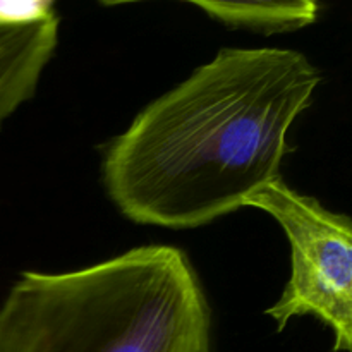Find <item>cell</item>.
Wrapping results in <instances>:
<instances>
[{"label":"cell","instance_id":"obj_1","mask_svg":"<svg viewBox=\"0 0 352 352\" xmlns=\"http://www.w3.org/2000/svg\"><path fill=\"white\" fill-rule=\"evenodd\" d=\"M320 72L289 48H222L109 144L107 195L141 226L196 229L280 179Z\"/></svg>","mask_w":352,"mask_h":352},{"label":"cell","instance_id":"obj_2","mask_svg":"<svg viewBox=\"0 0 352 352\" xmlns=\"http://www.w3.org/2000/svg\"><path fill=\"white\" fill-rule=\"evenodd\" d=\"M0 352H212V311L174 246L64 274L23 272L0 305Z\"/></svg>","mask_w":352,"mask_h":352},{"label":"cell","instance_id":"obj_3","mask_svg":"<svg viewBox=\"0 0 352 352\" xmlns=\"http://www.w3.org/2000/svg\"><path fill=\"white\" fill-rule=\"evenodd\" d=\"M244 206L274 217L291 243L292 270L267 315L284 330L296 316L311 315L333 332V351L352 349V223L313 196L275 179L244 199Z\"/></svg>","mask_w":352,"mask_h":352},{"label":"cell","instance_id":"obj_4","mask_svg":"<svg viewBox=\"0 0 352 352\" xmlns=\"http://www.w3.org/2000/svg\"><path fill=\"white\" fill-rule=\"evenodd\" d=\"M57 41L54 12L30 21H0V127L34 95Z\"/></svg>","mask_w":352,"mask_h":352},{"label":"cell","instance_id":"obj_5","mask_svg":"<svg viewBox=\"0 0 352 352\" xmlns=\"http://www.w3.org/2000/svg\"><path fill=\"white\" fill-rule=\"evenodd\" d=\"M103 6H126L143 0H98ZM205 10L230 28L265 34L302 30L316 21L320 0H182Z\"/></svg>","mask_w":352,"mask_h":352},{"label":"cell","instance_id":"obj_6","mask_svg":"<svg viewBox=\"0 0 352 352\" xmlns=\"http://www.w3.org/2000/svg\"><path fill=\"white\" fill-rule=\"evenodd\" d=\"M54 0H0V21H30L52 10Z\"/></svg>","mask_w":352,"mask_h":352}]
</instances>
